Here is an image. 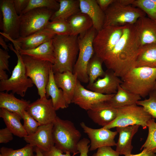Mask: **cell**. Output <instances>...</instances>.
<instances>
[{"label":"cell","mask_w":156,"mask_h":156,"mask_svg":"<svg viewBox=\"0 0 156 156\" xmlns=\"http://www.w3.org/2000/svg\"><path fill=\"white\" fill-rule=\"evenodd\" d=\"M134 24L142 47L156 42V20L143 16Z\"/></svg>","instance_id":"44dd1931"},{"label":"cell","mask_w":156,"mask_h":156,"mask_svg":"<svg viewBox=\"0 0 156 156\" xmlns=\"http://www.w3.org/2000/svg\"><path fill=\"white\" fill-rule=\"evenodd\" d=\"M59 9L54 12L50 20H67L73 15L81 12L79 0H58Z\"/></svg>","instance_id":"83f0119b"},{"label":"cell","mask_w":156,"mask_h":156,"mask_svg":"<svg viewBox=\"0 0 156 156\" xmlns=\"http://www.w3.org/2000/svg\"><path fill=\"white\" fill-rule=\"evenodd\" d=\"M54 12L46 8H37L22 14L20 16V37H26L44 28Z\"/></svg>","instance_id":"8fae6325"},{"label":"cell","mask_w":156,"mask_h":156,"mask_svg":"<svg viewBox=\"0 0 156 156\" xmlns=\"http://www.w3.org/2000/svg\"><path fill=\"white\" fill-rule=\"evenodd\" d=\"M52 66L50 71L49 78L45 89L46 96L48 99L51 98L53 104L56 111L60 109L67 108L68 105L64 99L62 90L57 85L54 78Z\"/></svg>","instance_id":"484cf974"},{"label":"cell","mask_w":156,"mask_h":156,"mask_svg":"<svg viewBox=\"0 0 156 156\" xmlns=\"http://www.w3.org/2000/svg\"><path fill=\"white\" fill-rule=\"evenodd\" d=\"M13 133L7 128L0 130V143H7L13 139Z\"/></svg>","instance_id":"7bdbcfd3"},{"label":"cell","mask_w":156,"mask_h":156,"mask_svg":"<svg viewBox=\"0 0 156 156\" xmlns=\"http://www.w3.org/2000/svg\"><path fill=\"white\" fill-rule=\"evenodd\" d=\"M90 141L85 138L81 139L78 142L77 149L80 153L79 156H88V153L90 145H88Z\"/></svg>","instance_id":"b9f144b4"},{"label":"cell","mask_w":156,"mask_h":156,"mask_svg":"<svg viewBox=\"0 0 156 156\" xmlns=\"http://www.w3.org/2000/svg\"><path fill=\"white\" fill-rule=\"evenodd\" d=\"M156 149L152 150H148L143 149L141 153L136 154H132L131 153L125 155V156H156Z\"/></svg>","instance_id":"7dc6e473"},{"label":"cell","mask_w":156,"mask_h":156,"mask_svg":"<svg viewBox=\"0 0 156 156\" xmlns=\"http://www.w3.org/2000/svg\"><path fill=\"white\" fill-rule=\"evenodd\" d=\"M132 5L141 9L149 18L156 20V0H134Z\"/></svg>","instance_id":"e575fe53"},{"label":"cell","mask_w":156,"mask_h":156,"mask_svg":"<svg viewBox=\"0 0 156 156\" xmlns=\"http://www.w3.org/2000/svg\"><path fill=\"white\" fill-rule=\"evenodd\" d=\"M45 28L55 35H65L71 34L70 27L67 20L49 21Z\"/></svg>","instance_id":"d6a6232c"},{"label":"cell","mask_w":156,"mask_h":156,"mask_svg":"<svg viewBox=\"0 0 156 156\" xmlns=\"http://www.w3.org/2000/svg\"><path fill=\"white\" fill-rule=\"evenodd\" d=\"M147 127L148 133L147 139L140 149H146L148 150L156 149V123L154 118H152L148 122Z\"/></svg>","instance_id":"8d00e7d4"},{"label":"cell","mask_w":156,"mask_h":156,"mask_svg":"<svg viewBox=\"0 0 156 156\" xmlns=\"http://www.w3.org/2000/svg\"><path fill=\"white\" fill-rule=\"evenodd\" d=\"M154 90H156V80L155 84V86H154Z\"/></svg>","instance_id":"f907efd6"},{"label":"cell","mask_w":156,"mask_h":156,"mask_svg":"<svg viewBox=\"0 0 156 156\" xmlns=\"http://www.w3.org/2000/svg\"><path fill=\"white\" fill-rule=\"evenodd\" d=\"M59 6L60 4L57 0H29L27 6L22 14L37 8H46L55 11L59 9Z\"/></svg>","instance_id":"836d02e7"},{"label":"cell","mask_w":156,"mask_h":156,"mask_svg":"<svg viewBox=\"0 0 156 156\" xmlns=\"http://www.w3.org/2000/svg\"><path fill=\"white\" fill-rule=\"evenodd\" d=\"M67 21L70 28V35L73 36H78V35L85 33L93 26L90 18L81 12L73 15Z\"/></svg>","instance_id":"f546056e"},{"label":"cell","mask_w":156,"mask_h":156,"mask_svg":"<svg viewBox=\"0 0 156 156\" xmlns=\"http://www.w3.org/2000/svg\"><path fill=\"white\" fill-rule=\"evenodd\" d=\"M54 74L55 82L63 91L64 99L68 105L72 103L78 80L77 74L69 71Z\"/></svg>","instance_id":"ffe728a7"},{"label":"cell","mask_w":156,"mask_h":156,"mask_svg":"<svg viewBox=\"0 0 156 156\" xmlns=\"http://www.w3.org/2000/svg\"><path fill=\"white\" fill-rule=\"evenodd\" d=\"M81 12L88 15L92 20L93 27L98 32L103 27L105 18L104 12L96 0H79Z\"/></svg>","instance_id":"603a6c76"},{"label":"cell","mask_w":156,"mask_h":156,"mask_svg":"<svg viewBox=\"0 0 156 156\" xmlns=\"http://www.w3.org/2000/svg\"><path fill=\"white\" fill-rule=\"evenodd\" d=\"M55 62L54 74L67 71L73 72L79 52L78 36L56 35L52 39Z\"/></svg>","instance_id":"7a4b0ae2"},{"label":"cell","mask_w":156,"mask_h":156,"mask_svg":"<svg viewBox=\"0 0 156 156\" xmlns=\"http://www.w3.org/2000/svg\"><path fill=\"white\" fill-rule=\"evenodd\" d=\"M55 35L44 28L29 36L24 37H20L16 40L3 34L2 36L13 43L14 49L26 50L35 48L43 43L52 39Z\"/></svg>","instance_id":"2e32d148"},{"label":"cell","mask_w":156,"mask_h":156,"mask_svg":"<svg viewBox=\"0 0 156 156\" xmlns=\"http://www.w3.org/2000/svg\"><path fill=\"white\" fill-rule=\"evenodd\" d=\"M0 44L4 50L7 51L8 50V45L6 44L2 35L0 36Z\"/></svg>","instance_id":"c3c4849f"},{"label":"cell","mask_w":156,"mask_h":156,"mask_svg":"<svg viewBox=\"0 0 156 156\" xmlns=\"http://www.w3.org/2000/svg\"><path fill=\"white\" fill-rule=\"evenodd\" d=\"M34 148L29 144L17 150L2 147L0 149V156H35L34 153L35 152Z\"/></svg>","instance_id":"d590c367"},{"label":"cell","mask_w":156,"mask_h":156,"mask_svg":"<svg viewBox=\"0 0 156 156\" xmlns=\"http://www.w3.org/2000/svg\"><path fill=\"white\" fill-rule=\"evenodd\" d=\"M53 123L41 125L34 133L24 137L25 141L33 147H38L42 152L49 151L54 146L52 129Z\"/></svg>","instance_id":"e0dca14e"},{"label":"cell","mask_w":156,"mask_h":156,"mask_svg":"<svg viewBox=\"0 0 156 156\" xmlns=\"http://www.w3.org/2000/svg\"><path fill=\"white\" fill-rule=\"evenodd\" d=\"M0 11L2 16L0 28L3 33L13 40L20 37V16L14 7L13 0H0Z\"/></svg>","instance_id":"7c38bea8"},{"label":"cell","mask_w":156,"mask_h":156,"mask_svg":"<svg viewBox=\"0 0 156 156\" xmlns=\"http://www.w3.org/2000/svg\"><path fill=\"white\" fill-rule=\"evenodd\" d=\"M149 95L148 99L139 101L136 104L143 107L152 118H156V90H153Z\"/></svg>","instance_id":"74e56055"},{"label":"cell","mask_w":156,"mask_h":156,"mask_svg":"<svg viewBox=\"0 0 156 156\" xmlns=\"http://www.w3.org/2000/svg\"><path fill=\"white\" fill-rule=\"evenodd\" d=\"M9 48L16 54L17 62L12 71L10 78L7 80L0 81V91H12L13 94L16 93L21 96L24 97L29 88L33 86L34 83L31 79L26 75L25 66L21 56L18 51L9 44Z\"/></svg>","instance_id":"8992f818"},{"label":"cell","mask_w":156,"mask_h":156,"mask_svg":"<svg viewBox=\"0 0 156 156\" xmlns=\"http://www.w3.org/2000/svg\"><path fill=\"white\" fill-rule=\"evenodd\" d=\"M27 76L37 87L40 98L46 97L45 89L52 64L46 61L37 60L27 55H21Z\"/></svg>","instance_id":"ba28073f"},{"label":"cell","mask_w":156,"mask_h":156,"mask_svg":"<svg viewBox=\"0 0 156 156\" xmlns=\"http://www.w3.org/2000/svg\"><path fill=\"white\" fill-rule=\"evenodd\" d=\"M97 33L92 27L85 33L78 36L79 52L73 73L77 74L78 80L84 83H89L86 68L89 62L95 53L93 43Z\"/></svg>","instance_id":"52a82bcc"},{"label":"cell","mask_w":156,"mask_h":156,"mask_svg":"<svg viewBox=\"0 0 156 156\" xmlns=\"http://www.w3.org/2000/svg\"><path fill=\"white\" fill-rule=\"evenodd\" d=\"M0 117L3 118L6 127L14 135L20 138H24L28 135L21 122L22 118L18 114L0 108Z\"/></svg>","instance_id":"4316f807"},{"label":"cell","mask_w":156,"mask_h":156,"mask_svg":"<svg viewBox=\"0 0 156 156\" xmlns=\"http://www.w3.org/2000/svg\"><path fill=\"white\" fill-rule=\"evenodd\" d=\"M102 61L95 53L89 62L86 68V71L89 77L88 85L93 83L97 78L103 77L105 74L102 68Z\"/></svg>","instance_id":"1f68e13d"},{"label":"cell","mask_w":156,"mask_h":156,"mask_svg":"<svg viewBox=\"0 0 156 156\" xmlns=\"http://www.w3.org/2000/svg\"><path fill=\"white\" fill-rule=\"evenodd\" d=\"M116 118L103 128L110 129L119 127L139 125L144 129L147 127L148 121L152 118L143 107L133 105L117 108Z\"/></svg>","instance_id":"9c48e42d"},{"label":"cell","mask_w":156,"mask_h":156,"mask_svg":"<svg viewBox=\"0 0 156 156\" xmlns=\"http://www.w3.org/2000/svg\"><path fill=\"white\" fill-rule=\"evenodd\" d=\"M10 57L8 51L0 49V80L7 79L8 75L5 70L10 73L8 60Z\"/></svg>","instance_id":"ab89813d"},{"label":"cell","mask_w":156,"mask_h":156,"mask_svg":"<svg viewBox=\"0 0 156 156\" xmlns=\"http://www.w3.org/2000/svg\"><path fill=\"white\" fill-rule=\"evenodd\" d=\"M142 47L134 24L126 25L120 38L103 63L108 69L121 78L134 67Z\"/></svg>","instance_id":"6da1fadb"},{"label":"cell","mask_w":156,"mask_h":156,"mask_svg":"<svg viewBox=\"0 0 156 156\" xmlns=\"http://www.w3.org/2000/svg\"><path fill=\"white\" fill-rule=\"evenodd\" d=\"M140 67L156 68V42L142 47L134 66Z\"/></svg>","instance_id":"4dcf8cb0"},{"label":"cell","mask_w":156,"mask_h":156,"mask_svg":"<svg viewBox=\"0 0 156 156\" xmlns=\"http://www.w3.org/2000/svg\"><path fill=\"white\" fill-rule=\"evenodd\" d=\"M119 154L110 146H103L98 148L92 156H119Z\"/></svg>","instance_id":"60d3db41"},{"label":"cell","mask_w":156,"mask_h":156,"mask_svg":"<svg viewBox=\"0 0 156 156\" xmlns=\"http://www.w3.org/2000/svg\"><path fill=\"white\" fill-rule=\"evenodd\" d=\"M104 76L98 78L93 83L87 86L91 91L104 94H112L116 93L118 87L122 83L121 78L117 76L110 70L105 71Z\"/></svg>","instance_id":"d6986e66"},{"label":"cell","mask_w":156,"mask_h":156,"mask_svg":"<svg viewBox=\"0 0 156 156\" xmlns=\"http://www.w3.org/2000/svg\"><path fill=\"white\" fill-rule=\"evenodd\" d=\"M141 99L139 95L124 89L119 85L116 93L107 102L111 106L117 109L136 104L137 102Z\"/></svg>","instance_id":"f1b7e54d"},{"label":"cell","mask_w":156,"mask_h":156,"mask_svg":"<svg viewBox=\"0 0 156 156\" xmlns=\"http://www.w3.org/2000/svg\"><path fill=\"white\" fill-rule=\"evenodd\" d=\"M120 85L125 89L144 98L154 90L156 68L133 67L121 77Z\"/></svg>","instance_id":"3957f363"},{"label":"cell","mask_w":156,"mask_h":156,"mask_svg":"<svg viewBox=\"0 0 156 156\" xmlns=\"http://www.w3.org/2000/svg\"><path fill=\"white\" fill-rule=\"evenodd\" d=\"M87 114L94 123L104 127L115 119L117 109L111 106L105 101L94 105L90 109L87 111Z\"/></svg>","instance_id":"ac0fdd59"},{"label":"cell","mask_w":156,"mask_h":156,"mask_svg":"<svg viewBox=\"0 0 156 156\" xmlns=\"http://www.w3.org/2000/svg\"><path fill=\"white\" fill-rule=\"evenodd\" d=\"M23 127L28 135L34 133L41 125L26 111L23 113Z\"/></svg>","instance_id":"f35d334b"},{"label":"cell","mask_w":156,"mask_h":156,"mask_svg":"<svg viewBox=\"0 0 156 156\" xmlns=\"http://www.w3.org/2000/svg\"><path fill=\"white\" fill-rule=\"evenodd\" d=\"M78 80L72 103L88 111L95 104L109 100L115 94H104L86 89Z\"/></svg>","instance_id":"5bb4252c"},{"label":"cell","mask_w":156,"mask_h":156,"mask_svg":"<svg viewBox=\"0 0 156 156\" xmlns=\"http://www.w3.org/2000/svg\"><path fill=\"white\" fill-rule=\"evenodd\" d=\"M35 152L36 153L35 156H44L42 151L37 147H34Z\"/></svg>","instance_id":"681fc988"},{"label":"cell","mask_w":156,"mask_h":156,"mask_svg":"<svg viewBox=\"0 0 156 156\" xmlns=\"http://www.w3.org/2000/svg\"><path fill=\"white\" fill-rule=\"evenodd\" d=\"M101 9L104 12L115 0H96Z\"/></svg>","instance_id":"bcb514c9"},{"label":"cell","mask_w":156,"mask_h":156,"mask_svg":"<svg viewBox=\"0 0 156 156\" xmlns=\"http://www.w3.org/2000/svg\"><path fill=\"white\" fill-rule=\"evenodd\" d=\"M29 0H13L14 9L19 15H22L27 6Z\"/></svg>","instance_id":"ee69618b"},{"label":"cell","mask_w":156,"mask_h":156,"mask_svg":"<svg viewBox=\"0 0 156 156\" xmlns=\"http://www.w3.org/2000/svg\"><path fill=\"white\" fill-rule=\"evenodd\" d=\"M52 135L54 146L62 152L79 153L77 146L81 135L74 123L57 116L53 122Z\"/></svg>","instance_id":"277c9868"},{"label":"cell","mask_w":156,"mask_h":156,"mask_svg":"<svg viewBox=\"0 0 156 156\" xmlns=\"http://www.w3.org/2000/svg\"><path fill=\"white\" fill-rule=\"evenodd\" d=\"M44 156H74L79 153L73 154L72 155H70V153L66 152L65 154H63V152L57 149L55 146H53L48 151L42 152Z\"/></svg>","instance_id":"f6af8a7d"},{"label":"cell","mask_w":156,"mask_h":156,"mask_svg":"<svg viewBox=\"0 0 156 156\" xmlns=\"http://www.w3.org/2000/svg\"><path fill=\"white\" fill-rule=\"evenodd\" d=\"M30 103L29 101L16 98L12 92H0V108L16 113L23 119V112Z\"/></svg>","instance_id":"cb8c5ba5"},{"label":"cell","mask_w":156,"mask_h":156,"mask_svg":"<svg viewBox=\"0 0 156 156\" xmlns=\"http://www.w3.org/2000/svg\"><path fill=\"white\" fill-rule=\"evenodd\" d=\"M140 126L137 125L116 127L119 136L116 143V151L119 155L125 156L131 153L133 148L132 140Z\"/></svg>","instance_id":"7402d4cb"},{"label":"cell","mask_w":156,"mask_h":156,"mask_svg":"<svg viewBox=\"0 0 156 156\" xmlns=\"http://www.w3.org/2000/svg\"><path fill=\"white\" fill-rule=\"evenodd\" d=\"M52 39L34 49L24 50L18 48L16 50L21 55H27L37 60L49 61L53 64L55 58Z\"/></svg>","instance_id":"d4e9b609"},{"label":"cell","mask_w":156,"mask_h":156,"mask_svg":"<svg viewBox=\"0 0 156 156\" xmlns=\"http://www.w3.org/2000/svg\"><path fill=\"white\" fill-rule=\"evenodd\" d=\"M26 111L41 125L53 123L57 116L51 99L46 97L30 103Z\"/></svg>","instance_id":"4fadbf2b"},{"label":"cell","mask_w":156,"mask_h":156,"mask_svg":"<svg viewBox=\"0 0 156 156\" xmlns=\"http://www.w3.org/2000/svg\"><path fill=\"white\" fill-rule=\"evenodd\" d=\"M103 26H123L134 24L146 14L140 9L132 5H126L115 0L104 12Z\"/></svg>","instance_id":"5b68a950"},{"label":"cell","mask_w":156,"mask_h":156,"mask_svg":"<svg viewBox=\"0 0 156 156\" xmlns=\"http://www.w3.org/2000/svg\"><path fill=\"white\" fill-rule=\"evenodd\" d=\"M125 26H106L97 32L93 40V46L95 54L103 62L120 38Z\"/></svg>","instance_id":"30bf717a"},{"label":"cell","mask_w":156,"mask_h":156,"mask_svg":"<svg viewBox=\"0 0 156 156\" xmlns=\"http://www.w3.org/2000/svg\"><path fill=\"white\" fill-rule=\"evenodd\" d=\"M80 125L90 139V151H94L103 146H116L114 138L118 133L117 131H113L102 127L93 129L87 126L83 122H81Z\"/></svg>","instance_id":"9a60e30c"}]
</instances>
